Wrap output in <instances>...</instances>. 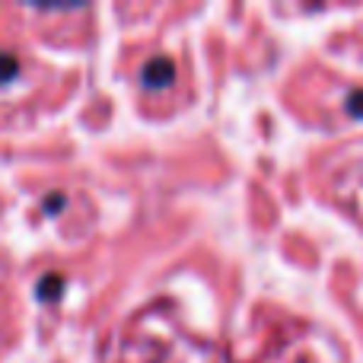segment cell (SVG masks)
Here are the masks:
<instances>
[{"label":"cell","instance_id":"obj_1","mask_svg":"<svg viewBox=\"0 0 363 363\" xmlns=\"http://www.w3.org/2000/svg\"><path fill=\"white\" fill-rule=\"evenodd\" d=\"M172 80H176V64H172L169 57H153L144 67V74H140V83L150 89H163V86H169Z\"/></svg>","mask_w":363,"mask_h":363},{"label":"cell","instance_id":"obj_2","mask_svg":"<svg viewBox=\"0 0 363 363\" xmlns=\"http://www.w3.org/2000/svg\"><path fill=\"white\" fill-rule=\"evenodd\" d=\"M19 74V61L13 55H0V83H6V80H13V77Z\"/></svg>","mask_w":363,"mask_h":363},{"label":"cell","instance_id":"obj_3","mask_svg":"<svg viewBox=\"0 0 363 363\" xmlns=\"http://www.w3.org/2000/svg\"><path fill=\"white\" fill-rule=\"evenodd\" d=\"M347 108H351V115H363V93H351Z\"/></svg>","mask_w":363,"mask_h":363}]
</instances>
